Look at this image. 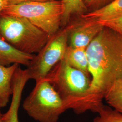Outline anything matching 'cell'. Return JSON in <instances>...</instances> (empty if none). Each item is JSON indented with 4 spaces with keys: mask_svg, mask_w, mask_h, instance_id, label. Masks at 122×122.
<instances>
[{
    "mask_svg": "<svg viewBox=\"0 0 122 122\" xmlns=\"http://www.w3.org/2000/svg\"><path fill=\"white\" fill-rule=\"evenodd\" d=\"M90 86L84 94L63 100L66 110L75 113L96 112L104 105L105 94L122 78V35L105 27L86 48Z\"/></svg>",
    "mask_w": 122,
    "mask_h": 122,
    "instance_id": "1",
    "label": "cell"
},
{
    "mask_svg": "<svg viewBox=\"0 0 122 122\" xmlns=\"http://www.w3.org/2000/svg\"><path fill=\"white\" fill-rule=\"evenodd\" d=\"M0 38L21 52L34 54L49 37L25 18L0 15Z\"/></svg>",
    "mask_w": 122,
    "mask_h": 122,
    "instance_id": "2",
    "label": "cell"
},
{
    "mask_svg": "<svg viewBox=\"0 0 122 122\" xmlns=\"http://www.w3.org/2000/svg\"><path fill=\"white\" fill-rule=\"evenodd\" d=\"M0 15L25 18L50 37L59 31L62 5L61 0L26 2L7 5Z\"/></svg>",
    "mask_w": 122,
    "mask_h": 122,
    "instance_id": "3",
    "label": "cell"
},
{
    "mask_svg": "<svg viewBox=\"0 0 122 122\" xmlns=\"http://www.w3.org/2000/svg\"><path fill=\"white\" fill-rule=\"evenodd\" d=\"M23 108L27 114L39 122H57L66 111L63 102L48 81L41 80L25 100Z\"/></svg>",
    "mask_w": 122,
    "mask_h": 122,
    "instance_id": "4",
    "label": "cell"
},
{
    "mask_svg": "<svg viewBox=\"0 0 122 122\" xmlns=\"http://www.w3.org/2000/svg\"><path fill=\"white\" fill-rule=\"evenodd\" d=\"M72 25L58 31L48 42L25 69L29 79L37 82L42 80L52 67L61 61L68 46V36Z\"/></svg>",
    "mask_w": 122,
    "mask_h": 122,
    "instance_id": "5",
    "label": "cell"
},
{
    "mask_svg": "<svg viewBox=\"0 0 122 122\" xmlns=\"http://www.w3.org/2000/svg\"><path fill=\"white\" fill-rule=\"evenodd\" d=\"M42 80L50 83L63 100L83 95L88 89L91 82L87 75L71 66L63 59Z\"/></svg>",
    "mask_w": 122,
    "mask_h": 122,
    "instance_id": "6",
    "label": "cell"
},
{
    "mask_svg": "<svg viewBox=\"0 0 122 122\" xmlns=\"http://www.w3.org/2000/svg\"><path fill=\"white\" fill-rule=\"evenodd\" d=\"M104 27L97 21L87 20L72 25L68 36L69 44L68 46L72 48H86Z\"/></svg>",
    "mask_w": 122,
    "mask_h": 122,
    "instance_id": "7",
    "label": "cell"
},
{
    "mask_svg": "<svg viewBox=\"0 0 122 122\" xmlns=\"http://www.w3.org/2000/svg\"><path fill=\"white\" fill-rule=\"evenodd\" d=\"M35 54L23 52L0 38V65L8 66L14 64L27 66Z\"/></svg>",
    "mask_w": 122,
    "mask_h": 122,
    "instance_id": "8",
    "label": "cell"
},
{
    "mask_svg": "<svg viewBox=\"0 0 122 122\" xmlns=\"http://www.w3.org/2000/svg\"><path fill=\"white\" fill-rule=\"evenodd\" d=\"M122 15V0H113L99 9L81 15L84 20L105 21Z\"/></svg>",
    "mask_w": 122,
    "mask_h": 122,
    "instance_id": "9",
    "label": "cell"
},
{
    "mask_svg": "<svg viewBox=\"0 0 122 122\" xmlns=\"http://www.w3.org/2000/svg\"><path fill=\"white\" fill-rule=\"evenodd\" d=\"M20 65L14 64L8 66L0 65V105L6 106L12 95V80L14 74Z\"/></svg>",
    "mask_w": 122,
    "mask_h": 122,
    "instance_id": "10",
    "label": "cell"
},
{
    "mask_svg": "<svg viewBox=\"0 0 122 122\" xmlns=\"http://www.w3.org/2000/svg\"><path fill=\"white\" fill-rule=\"evenodd\" d=\"M69 65L80 70L90 77L86 48L67 46L62 58Z\"/></svg>",
    "mask_w": 122,
    "mask_h": 122,
    "instance_id": "11",
    "label": "cell"
},
{
    "mask_svg": "<svg viewBox=\"0 0 122 122\" xmlns=\"http://www.w3.org/2000/svg\"><path fill=\"white\" fill-rule=\"evenodd\" d=\"M62 5L61 25H65L74 15H81L85 14L87 8L82 0H61Z\"/></svg>",
    "mask_w": 122,
    "mask_h": 122,
    "instance_id": "12",
    "label": "cell"
},
{
    "mask_svg": "<svg viewBox=\"0 0 122 122\" xmlns=\"http://www.w3.org/2000/svg\"><path fill=\"white\" fill-rule=\"evenodd\" d=\"M109 107L122 114V78L116 81L104 97Z\"/></svg>",
    "mask_w": 122,
    "mask_h": 122,
    "instance_id": "13",
    "label": "cell"
},
{
    "mask_svg": "<svg viewBox=\"0 0 122 122\" xmlns=\"http://www.w3.org/2000/svg\"><path fill=\"white\" fill-rule=\"evenodd\" d=\"M22 95L19 92H14L12 94V100L8 111L2 114L4 122H19L18 111L21 100Z\"/></svg>",
    "mask_w": 122,
    "mask_h": 122,
    "instance_id": "14",
    "label": "cell"
},
{
    "mask_svg": "<svg viewBox=\"0 0 122 122\" xmlns=\"http://www.w3.org/2000/svg\"><path fill=\"white\" fill-rule=\"evenodd\" d=\"M93 122H122V114L108 106L103 105L97 112Z\"/></svg>",
    "mask_w": 122,
    "mask_h": 122,
    "instance_id": "15",
    "label": "cell"
},
{
    "mask_svg": "<svg viewBox=\"0 0 122 122\" xmlns=\"http://www.w3.org/2000/svg\"><path fill=\"white\" fill-rule=\"evenodd\" d=\"M97 22L103 26L108 27L122 35V15L113 20Z\"/></svg>",
    "mask_w": 122,
    "mask_h": 122,
    "instance_id": "16",
    "label": "cell"
},
{
    "mask_svg": "<svg viewBox=\"0 0 122 122\" xmlns=\"http://www.w3.org/2000/svg\"><path fill=\"white\" fill-rule=\"evenodd\" d=\"M84 3L86 5V7H94L100 6L104 5L108 0H82Z\"/></svg>",
    "mask_w": 122,
    "mask_h": 122,
    "instance_id": "17",
    "label": "cell"
},
{
    "mask_svg": "<svg viewBox=\"0 0 122 122\" xmlns=\"http://www.w3.org/2000/svg\"><path fill=\"white\" fill-rule=\"evenodd\" d=\"M7 2V5H14L19 4L26 2H30V1H52L54 0H6Z\"/></svg>",
    "mask_w": 122,
    "mask_h": 122,
    "instance_id": "18",
    "label": "cell"
},
{
    "mask_svg": "<svg viewBox=\"0 0 122 122\" xmlns=\"http://www.w3.org/2000/svg\"><path fill=\"white\" fill-rule=\"evenodd\" d=\"M7 5V4L6 0H0V14Z\"/></svg>",
    "mask_w": 122,
    "mask_h": 122,
    "instance_id": "19",
    "label": "cell"
},
{
    "mask_svg": "<svg viewBox=\"0 0 122 122\" xmlns=\"http://www.w3.org/2000/svg\"><path fill=\"white\" fill-rule=\"evenodd\" d=\"M1 108L0 105V122H4L3 119H2V114L0 112V108Z\"/></svg>",
    "mask_w": 122,
    "mask_h": 122,
    "instance_id": "20",
    "label": "cell"
}]
</instances>
